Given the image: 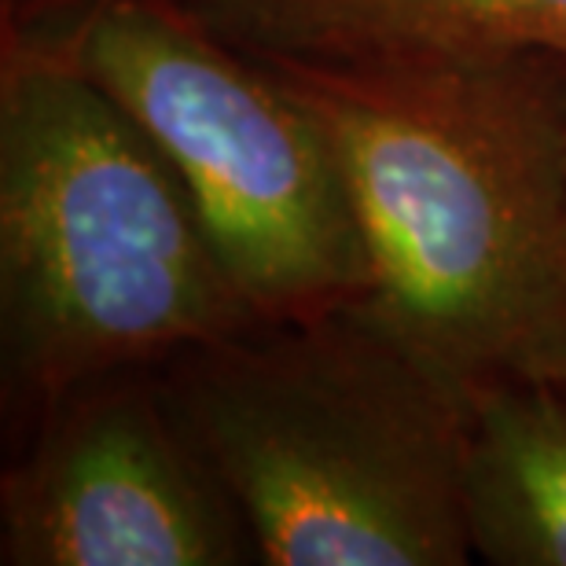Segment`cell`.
<instances>
[{
  "instance_id": "obj_1",
  "label": "cell",
  "mask_w": 566,
  "mask_h": 566,
  "mask_svg": "<svg viewBox=\"0 0 566 566\" xmlns=\"http://www.w3.org/2000/svg\"><path fill=\"white\" fill-rule=\"evenodd\" d=\"M247 55L332 144L371 310L468 405L566 376V55Z\"/></svg>"
},
{
  "instance_id": "obj_2",
  "label": "cell",
  "mask_w": 566,
  "mask_h": 566,
  "mask_svg": "<svg viewBox=\"0 0 566 566\" xmlns=\"http://www.w3.org/2000/svg\"><path fill=\"white\" fill-rule=\"evenodd\" d=\"M265 566H463V394L371 302L258 321L151 368Z\"/></svg>"
},
{
  "instance_id": "obj_3",
  "label": "cell",
  "mask_w": 566,
  "mask_h": 566,
  "mask_svg": "<svg viewBox=\"0 0 566 566\" xmlns=\"http://www.w3.org/2000/svg\"><path fill=\"white\" fill-rule=\"evenodd\" d=\"M254 310L147 129L66 49L0 77V346L38 416L77 387L243 327Z\"/></svg>"
},
{
  "instance_id": "obj_4",
  "label": "cell",
  "mask_w": 566,
  "mask_h": 566,
  "mask_svg": "<svg viewBox=\"0 0 566 566\" xmlns=\"http://www.w3.org/2000/svg\"><path fill=\"white\" fill-rule=\"evenodd\" d=\"M71 60L174 163L258 321L371 294L346 177L313 115L185 0H96Z\"/></svg>"
},
{
  "instance_id": "obj_5",
  "label": "cell",
  "mask_w": 566,
  "mask_h": 566,
  "mask_svg": "<svg viewBox=\"0 0 566 566\" xmlns=\"http://www.w3.org/2000/svg\"><path fill=\"white\" fill-rule=\"evenodd\" d=\"M4 566L262 563L232 493L151 368L63 394L0 482Z\"/></svg>"
},
{
  "instance_id": "obj_6",
  "label": "cell",
  "mask_w": 566,
  "mask_h": 566,
  "mask_svg": "<svg viewBox=\"0 0 566 566\" xmlns=\"http://www.w3.org/2000/svg\"><path fill=\"white\" fill-rule=\"evenodd\" d=\"M243 52L321 55H566V0H185Z\"/></svg>"
},
{
  "instance_id": "obj_7",
  "label": "cell",
  "mask_w": 566,
  "mask_h": 566,
  "mask_svg": "<svg viewBox=\"0 0 566 566\" xmlns=\"http://www.w3.org/2000/svg\"><path fill=\"white\" fill-rule=\"evenodd\" d=\"M468 530L493 566H566V376L471 401Z\"/></svg>"
}]
</instances>
